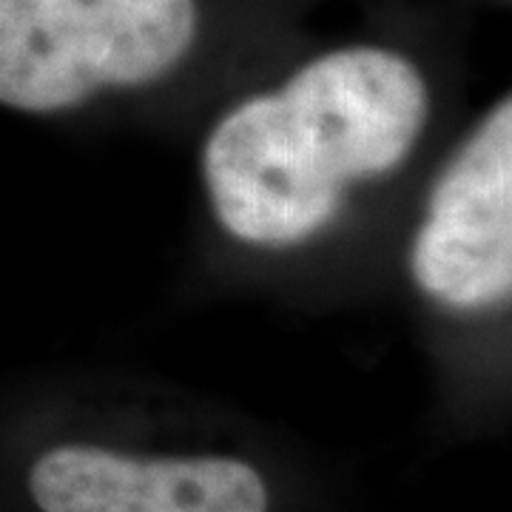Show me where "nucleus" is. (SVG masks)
<instances>
[{"label":"nucleus","instance_id":"nucleus-2","mask_svg":"<svg viewBox=\"0 0 512 512\" xmlns=\"http://www.w3.org/2000/svg\"><path fill=\"white\" fill-rule=\"evenodd\" d=\"M197 26V0H0V106L52 114L157 83Z\"/></svg>","mask_w":512,"mask_h":512},{"label":"nucleus","instance_id":"nucleus-1","mask_svg":"<svg viewBox=\"0 0 512 512\" xmlns=\"http://www.w3.org/2000/svg\"><path fill=\"white\" fill-rule=\"evenodd\" d=\"M427 117L430 92L407 57L376 46L316 57L211 131L202 174L222 228L268 248L311 239L348 185L404 163Z\"/></svg>","mask_w":512,"mask_h":512},{"label":"nucleus","instance_id":"nucleus-3","mask_svg":"<svg viewBox=\"0 0 512 512\" xmlns=\"http://www.w3.org/2000/svg\"><path fill=\"white\" fill-rule=\"evenodd\" d=\"M410 268L421 291L461 311L512 291V103L464 143L433 188Z\"/></svg>","mask_w":512,"mask_h":512},{"label":"nucleus","instance_id":"nucleus-4","mask_svg":"<svg viewBox=\"0 0 512 512\" xmlns=\"http://www.w3.org/2000/svg\"><path fill=\"white\" fill-rule=\"evenodd\" d=\"M43 512H268V487L239 458H140L66 444L37 458Z\"/></svg>","mask_w":512,"mask_h":512}]
</instances>
